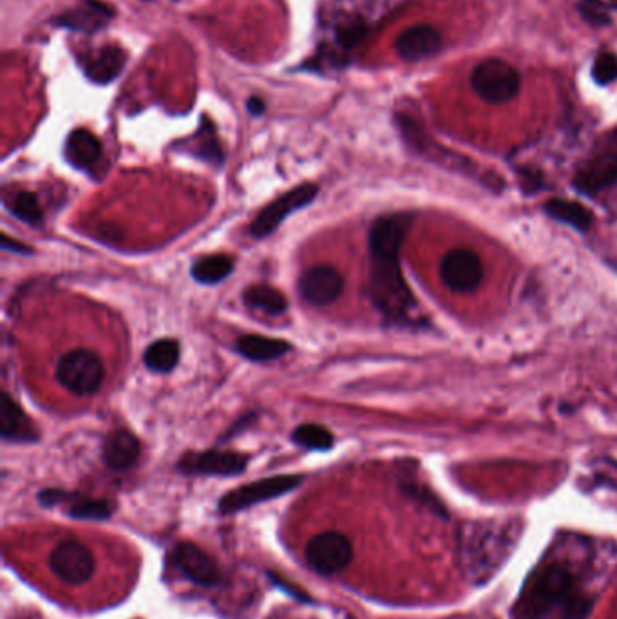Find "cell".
Instances as JSON below:
<instances>
[{
	"label": "cell",
	"mask_w": 617,
	"mask_h": 619,
	"mask_svg": "<svg viewBox=\"0 0 617 619\" xmlns=\"http://www.w3.org/2000/svg\"><path fill=\"white\" fill-rule=\"evenodd\" d=\"M413 218L409 214L382 216L371 225L370 297L380 314L391 323H408L417 301L400 267V250Z\"/></svg>",
	"instance_id": "6da1fadb"
},
{
	"label": "cell",
	"mask_w": 617,
	"mask_h": 619,
	"mask_svg": "<svg viewBox=\"0 0 617 619\" xmlns=\"http://www.w3.org/2000/svg\"><path fill=\"white\" fill-rule=\"evenodd\" d=\"M513 607L514 619H547L558 609L563 619H587L592 600L580 591L567 565L552 562L542 563L531 572Z\"/></svg>",
	"instance_id": "7a4b0ae2"
},
{
	"label": "cell",
	"mask_w": 617,
	"mask_h": 619,
	"mask_svg": "<svg viewBox=\"0 0 617 619\" xmlns=\"http://www.w3.org/2000/svg\"><path fill=\"white\" fill-rule=\"evenodd\" d=\"M514 536L502 525H469L460 536V563L473 583H484L513 551Z\"/></svg>",
	"instance_id": "3957f363"
},
{
	"label": "cell",
	"mask_w": 617,
	"mask_h": 619,
	"mask_svg": "<svg viewBox=\"0 0 617 619\" xmlns=\"http://www.w3.org/2000/svg\"><path fill=\"white\" fill-rule=\"evenodd\" d=\"M617 183V129L599 138L587 160L574 174V187L585 196H596Z\"/></svg>",
	"instance_id": "277c9868"
},
{
	"label": "cell",
	"mask_w": 617,
	"mask_h": 619,
	"mask_svg": "<svg viewBox=\"0 0 617 619\" xmlns=\"http://www.w3.org/2000/svg\"><path fill=\"white\" fill-rule=\"evenodd\" d=\"M105 379L104 362L98 353L76 348L64 353L57 364V381L78 397L95 395Z\"/></svg>",
	"instance_id": "5b68a950"
},
{
	"label": "cell",
	"mask_w": 617,
	"mask_h": 619,
	"mask_svg": "<svg viewBox=\"0 0 617 619\" xmlns=\"http://www.w3.org/2000/svg\"><path fill=\"white\" fill-rule=\"evenodd\" d=\"M520 86V73L500 58H487L480 62L471 75V87L489 104L511 102L520 93Z\"/></svg>",
	"instance_id": "8992f818"
},
{
	"label": "cell",
	"mask_w": 617,
	"mask_h": 619,
	"mask_svg": "<svg viewBox=\"0 0 617 619\" xmlns=\"http://www.w3.org/2000/svg\"><path fill=\"white\" fill-rule=\"evenodd\" d=\"M301 482H303L301 475H279V477L257 480L247 486L236 487L219 500V513L232 515L243 509H250L254 505L274 500L286 493H292L294 489L301 486Z\"/></svg>",
	"instance_id": "52a82bcc"
},
{
	"label": "cell",
	"mask_w": 617,
	"mask_h": 619,
	"mask_svg": "<svg viewBox=\"0 0 617 619\" xmlns=\"http://www.w3.org/2000/svg\"><path fill=\"white\" fill-rule=\"evenodd\" d=\"M306 562L319 574L333 576L344 571L353 560V545L348 536L337 531L317 534L306 545Z\"/></svg>",
	"instance_id": "ba28073f"
},
{
	"label": "cell",
	"mask_w": 617,
	"mask_h": 619,
	"mask_svg": "<svg viewBox=\"0 0 617 619\" xmlns=\"http://www.w3.org/2000/svg\"><path fill=\"white\" fill-rule=\"evenodd\" d=\"M49 567L58 580L76 587L84 585L95 576L96 558L84 543L64 540L49 554Z\"/></svg>",
	"instance_id": "9c48e42d"
},
{
	"label": "cell",
	"mask_w": 617,
	"mask_h": 619,
	"mask_svg": "<svg viewBox=\"0 0 617 619\" xmlns=\"http://www.w3.org/2000/svg\"><path fill=\"white\" fill-rule=\"evenodd\" d=\"M440 277L456 294H471L484 279V263L469 248L449 250L440 261Z\"/></svg>",
	"instance_id": "30bf717a"
},
{
	"label": "cell",
	"mask_w": 617,
	"mask_h": 619,
	"mask_svg": "<svg viewBox=\"0 0 617 619\" xmlns=\"http://www.w3.org/2000/svg\"><path fill=\"white\" fill-rule=\"evenodd\" d=\"M317 185L306 183L299 185L290 192L283 194L279 200L270 203L268 207L261 210L256 216V220L250 225V234L256 239H263L270 236L274 230L279 229V225L295 212V210L308 207L317 196Z\"/></svg>",
	"instance_id": "8fae6325"
},
{
	"label": "cell",
	"mask_w": 617,
	"mask_h": 619,
	"mask_svg": "<svg viewBox=\"0 0 617 619\" xmlns=\"http://www.w3.org/2000/svg\"><path fill=\"white\" fill-rule=\"evenodd\" d=\"M250 458L234 451L209 449L201 453H185L178 469L185 475H207V477H234L241 475L248 466Z\"/></svg>",
	"instance_id": "7c38bea8"
},
{
	"label": "cell",
	"mask_w": 617,
	"mask_h": 619,
	"mask_svg": "<svg viewBox=\"0 0 617 619\" xmlns=\"http://www.w3.org/2000/svg\"><path fill=\"white\" fill-rule=\"evenodd\" d=\"M344 290V279L337 268L317 265L299 277V294L308 305L328 306L337 301Z\"/></svg>",
	"instance_id": "4fadbf2b"
},
{
	"label": "cell",
	"mask_w": 617,
	"mask_h": 619,
	"mask_svg": "<svg viewBox=\"0 0 617 619\" xmlns=\"http://www.w3.org/2000/svg\"><path fill=\"white\" fill-rule=\"evenodd\" d=\"M174 563L183 572L185 578L200 587H216L221 581L218 565L200 545L181 542L174 547Z\"/></svg>",
	"instance_id": "5bb4252c"
},
{
	"label": "cell",
	"mask_w": 617,
	"mask_h": 619,
	"mask_svg": "<svg viewBox=\"0 0 617 619\" xmlns=\"http://www.w3.org/2000/svg\"><path fill=\"white\" fill-rule=\"evenodd\" d=\"M395 49L399 57L406 62H420L437 55L442 49V37L433 26H411L404 29L395 40Z\"/></svg>",
	"instance_id": "9a60e30c"
},
{
	"label": "cell",
	"mask_w": 617,
	"mask_h": 619,
	"mask_svg": "<svg viewBox=\"0 0 617 619\" xmlns=\"http://www.w3.org/2000/svg\"><path fill=\"white\" fill-rule=\"evenodd\" d=\"M0 435L8 442H37L38 429L10 393H0Z\"/></svg>",
	"instance_id": "2e32d148"
},
{
	"label": "cell",
	"mask_w": 617,
	"mask_h": 619,
	"mask_svg": "<svg viewBox=\"0 0 617 619\" xmlns=\"http://www.w3.org/2000/svg\"><path fill=\"white\" fill-rule=\"evenodd\" d=\"M114 19V10L100 0H82L73 10L58 17L57 24L62 28L84 33H95Z\"/></svg>",
	"instance_id": "e0dca14e"
},
{
	"label": "cell",
	"mask_w": 617,
	"mask_h": 619,
	"mask_svg": "<svg viewBox=\"0 0 617 619\" xmlns=\"http://www.w3.org/2000/svg\"><path fill=\"white\" fill-rule=\"evenodd\" d=\"M127 55L122 48L118 46H105L98 49L95 55H89L84 64L87 78L95 84L105 86L109 82H113L114 78L120 77V73L124 71Z\"/></svg>",
	"instance_id": "ac0fdd59"
},
{
	"label": "cell",
	"mask_w": 617,
	"mask_h": 619,
	"mask_svg": "<svg viewBox=\"0 0 617 619\" xmlns=\"http://www.w3.org/2000/svg\"><path fill=\"white\" fill-rule=\"evenodd\" d=\"M140 457V442L127 429H114L104 440V460L116 471H124L136 464Z\"/></svg>",
	"instance_id": "d6986e66"
},
{
	"label": "cell",
	"mask_w": 617,
	"mask_h": 619,
	"mask_svg": "<svg viewBox=\"0 0 617 619\" xmlns=\"http://www.w3.org/2000/svg\"><path fill=\"white\" fill-rule=\"evenodd\" d=\"M64 154H66L67 162L76 169H87L98 162L102 154V143L87 129H76L67 136Z\"/></svg>",
	"instance_id": "ffe728a7"
},
{
	"label": "cell",
	"mask_w": 617,
	"mask_h": 619,
	"mask_svg": "<svg viewBox=\"0 0 617 619\" xmlns=\"http://www.w3.org/2000/svg\"><path fill=\"white\" fill-rule=\"evenodd\" d=\"M290 344L283 339H274L266 335H243L236 343L238 350L245 359L254 362L276 361L290 352Z\"/></svg>",
	"instance_id": "44dd1931"
},
{
	"label": "cell",
	"mask_w": 617,
	"mask_h": 619,
	"mask_svg": "<svg viewBox=\"0 0 617 619\" xmlns=\"http://www.w3.org/2000/svg\"><path fill=\"white\" fill-rule=\"evenodd\" d=\"M543 210L552 220L563 223V225H569L572 229L580 230V232H587V230L592 229V223H594V214L576 201H547L543 205Z\"/></svg>",
	"instance_id": "7402d4cb"
},
{
	"label": "cell",
	"mask_w": 617,
	"mask_h": 619,
	"mask_svg": "<svg viewBox=\"0 0 617 619\" xmlns=\"http://www.w3.org/2000/svg\"><path fill=\"white\" fill-rule=\"evenodd\" d=\"M180 361V343L176 339H160L152 343L143 355L145 366L154 373H169Z\"/></svg>",
	"instance_id": "603a6c76"
},
{
	"label": "cell",
	"mask_w": 617,
	"mask_h": 619,
	"mask_svg": "<svg viewBox=\"0 0 617 619\" xmlns=\"http://www.w3.org/2000/svg\"><path fill=\"white\" fill-rule=\"evenodd\" d=\"M243 301L250 308L261 310V312L270 315L285 314L286 308H288L286 297L276 288L266 285L250 286L243 294Z\"/></svg>",
	"instance_id": "cb8c5ba5"
},
{
	"label": "cell",
	"mask_w": 617,
	"mask_h": 619,
	"mask_svg": "<svg viewBox=\"0 0 617 619\" xmlns=\"http://www.w3.org/2000/svg\"><path fill=\"white\" fill-rule=\"evenodd\" d=\"M234 270V261L225 254H214L200 259L192 267V277L201 285H216Z\"/></svg>",
	"instance_id": "d4e9b609"
},
{
	"label": "cell",
	"mask_w": 617,
	"mask_h": 619,
	"mask_svg": "<svg viewBox=\"0 0 617 619\" xmlns=\"http://www.w3.org/2000/svg\"><path fill=\"white\" fill-rule=\"evenodd\" d=\"M292 440L297 446L310 451H328L335 444L332 433L319 424H301L294 429Z\"/></svg>",
	"instance_id": "484cf974"
},
{
	"label": "cell",
	"mask_w": 617,
	"mask_h": 619,
	"mask_svg": "<svg viewBox=\"0 0 617 619\" xmlns=\"http://www.w3.org/2000/svg\"><path fill=\"white\" fill-rule=\"evenodd\" d=\"M71 507L67 509V515L75 520H107L113 515V505L107 500H98V498H76V495L71 496Z\"/></svg>",
	"instance_id": "4316f807"
},
{
	"label": "cell",
	"mask_w": 617,
	"mask_h": 619,
	"mask_svg": "<svg viewBox=\"0 0 617 619\" xmlns=\"http://www.w3.org/2000/svg\"><path fill=\"white\" fill-rule=\"evenodd\" d=\"M6 207L17 220L24 221L28 225H37L42 221V207L40 201L33 192H17L10 200L6 201Z\"/></svg>",
	"instance_id": "83f0119b"
},
{
	"label": "cell",
	"mask_w": 617,
	"mask_h": 619,
	"mask_svg": "<svg viewBox=\"0 0 617 619\" xmlns=\"http://www.w3.org/2000/svg\"><path fill=\"white\" fill-rule=\"evenodd\" d=\"M592 78L598 86H608L617 80V57L614 53H599L592 64Z\"/></svg>",
	"instance_id": "f1b7e54d"
},
{
	"label": "cell",
	"mask_w": 617,
	"mask_h": 619,
	"mask_svg": "<svg viewBox=\"0 0 617 619\" xmlns=\"http://www.w3.org/2000/svg\"><path fill=\"white\" fill-rule=\"evenodd\" d=\"M198 138H200V143H198L200 158H203L205 162L214 163V165H219V163L223 162V151L219 147V142L216 140V136H214L212 127H210L209 134H207V129H205V131H201V134H198Z\"/></svg>",
	"instance_id": "f546056e"
},
{
	"label": "cell",
	"mask_w": 617,
	"mask_h": 619,
	"mask_svg": "<svg viewBox=\"0 0 617 619\" xmlns=\"http://www.w3.org/2000/svg\"><path fill=\"white\" fill-rule=\"evenodd\" d=\"M364 35H366V24L361 20H353L337 31V42L342 48L352 49L364 39Z\"/></svg>",
	"instance_id": "4dcf8cb0"
},
{
	"label": "cell",
	"mask_w": 617,
	"mask_h": 619,
	"mask_svg": "<svg viewBox=\"0 0 617 619\" xmlns=\"http://www.w3.org/2000/svg\"><path fill=\"white\" fill-rule=\"evenodd\" d=\"M578 10H580L581 17L587 20L589 24H592V26H596V28L610 24V17H608V13L603 11V6H594V4H585L583 2V4L578 6Z\"/></svg>",
	"instance_id": "1f68e13d"
},
{
	"label": "cell",
	"mask_w": 617,
	"mask_h": 619,
	"mask_svg": "<svg viewBox=\"0 0 617 619\" xmlns=\"http://www.w3.org/2000/svg\"><path fill=\"white\" fill-rule=\"evenodd\" d=\"M71 493L60 491V489H44L38 493V502L44 507H55L58 504H64L71 500Z\"/></svg>",
	"instance_id": "d6a6232c"
},
{
	"label": "cell",
	"mask_w": 617,
	"mask_h": 619,
	"mask_svg": "<svg viewBox=\"0 0 617 619\" xmlns=\"http://www.w3.org/2000/svg\"><path fill=\"white\" fill-rule=\"evenodd\" d=\"M268 576H270V580L274 581V585H277V587H281L283 591H286V594H292V596H294V598H297V600L312 601L310 600V598H308V596H306V592L299 591V589H294L292 585H288V583H285V581L281 580V578H279V576H276V574H272V572H270Z\"/></svg>",
	"instance_id": "836d02e7"
},
{
	"label": "cell",
	"mask_w": 617,
	"mask_h": 619,
	"mask_svg": "<svg viewBox=\"0 0 617 619\" xmlns=\"http://www.w3.org/2000/svg\"><path fill=\"white\" fill-rule=\"evenodd\" d=\"M265 107V102H263L261 98H257V96H252L247 102L248 113L252 116L263 115V113H265Z\"/></svg>",
	"instance_id": "e575fe53"
},
{
	"label": "cell",
	"mask_w": 617,
	"mask_h": 619,
	"mask_svg": "<svg viewBox=\"0 0 617 619\" xmlns=\"http://www.w3.org/2000/svg\"><path fill=\"white\" fill-rule=\"evenodd\" d=\"M2 248H4V250H15V252H20V254H29V252H31L26 245H20V243L13 241V239H11L10 236H6V234L2 236Z\"/></svg>",
	"instance_id": "d590c367"
},
{
	"label": "cell",
	"mask_w": 617,
	"mask_h": 619,
	"mask_svg": "<svg viewBox=\"0 0 617 619\" xmlns=\"http://www.w3.org/2000/svg\"><path fill=\"white\" fill-rule=\"evenodd\" d=\"M585 4H594V6H603V2L601 0H583Z\"/></svg>",
	"instance_id": "8d00e7d4"
}]
</instances>
